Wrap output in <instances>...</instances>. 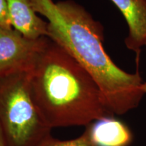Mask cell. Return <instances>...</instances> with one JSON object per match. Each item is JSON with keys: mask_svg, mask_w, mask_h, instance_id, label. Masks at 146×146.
<instances>
[{"mask_svg": "<svg viewBox=\"0 0 146 146\" xmlns=\"http://www.w3.org/2000/svg\"><path fill=\"white\" fill-rule=\"evenodd\" d=\"M87 127L96 146H129L133 141L130 129L114 116L97 120Z\"/></svg>", "mask_w": 146, "mask_h": 146, "instance_id": "cell-7", "label": "cell"}, {"mask_svg": "<svg viewBox=\"0 0 146 146\" xmlns=\"http://www.w3.org/2000/svg\"><path fill=\"white\" fill-rule=\"evenodd\" d=\"M12 27L31 39L47 36V21L35 10L32 0H5Z\"/></svg>", "mask_w": 146, "mask_h": 146, "instance_id": "cell-6", "label": "cell"}, {"mask_svg": "<svg viewBox=\"0 0 146 146\" xmlns=\"http://www.w3.org/2000/svg\"><path fill=\"white\" fill-rule=\"evenodd\" d=\"M29 72L33 98L52 129L87 127L113 116L90 74L49 37Z\"/></svg>", "mask_w": 146, "mask_h": 146, "instance_id": "cell-2", "label": "cell"}, {"mask_svg": "<svg viewBox=\"0 0 146 146\" xmlns=\"http://www.w3.org/2000/svg\"><path fill=\"white\" fill-rule=\"evenodd\" d=\"M29 72L0 76V125L10 146H39L51 135L33 98Z\"/></svg>", "mask_w": 146, "mask_h": 146, "instance_id": "cell-3", "label": "cell"}, {"mask_svg": "<svg viewBox=\"0 0 146 146\" xmlns=\"http://www.w3.org/2000/svg\"><path fill=\"white\" fill-rule=\"evenodd\" d=\"M0 146H10L0 125Z\"/></svg>", "mask_w": 146, "mask_h": 146, "instance_id": "cell-10", "label": "cell"}, {"mask_svg": "<svg viewBox=\"0 0 146 146\" xmlns=\"http://www.w3.org/2000/svg\"><path fill=\"white\" fill-rule=\"evenodd\" d=\"M127 22L128 35L126 47L136 54L139 66L141 49L146 43V0H111Z\"/></svg>", "mask_w": 146, "mask_h": 146, "instance_id": "cell-5", "label": "cell"}, {"mask_svg": "<svg viewBox=\"0 0 146 146\" xmlns=\"http://www.w3.org/2000/svg\"><path fill=\"white\" fill-rule=\"evenodd\" d=\"M35 10L47 19V36L74 58L99 87L111 114L123 115L139 106L144 96L139 67L121 69L104 47V28L73 0H32Z\"/></svg>", "mask_w": 146, "mask_h": 146, "instance_id": "cell-1", "label": "cell"}, {"mask_svg": "<svg viewBox=\"0 0 146 146\" xmlns=\"http://www.w3.org/2000/svg\"><path fill=\"white\" fill-rule=\"evenodd\" d=\"M47 40V36L31 39L12 27L0 26V76L30 71Z\"/></svg>", "mask_w": 146, "mask_h": 146, "instance_id": "cell-4", "label": "cell"}, {"mask_svg": "<svg viewBox=\"0 0 146 146\" xmlns=\"http://www.w3.org/2000/svg\"><path fill=\"white\" fill-rule=\"evenodd\" d=\"M39 146H96L91 139L89 129L86 128L81 136L69 140H60L51 135L45 138Z\"/></svg>", "mask_w": 146, "mask_h": 146, "instance_id": "cell-8", "label": "cell"}, {"mask_svg": "<svg viewBox=\"0 0 146 146\" xmlns=\"http://www.w3.org/2000/svg\"><path fill=\"white\" fill-rule=\"evenodd\" d=\"M145 46L146 47V43H145ZM141 91H143V93L144 94V95L146 94V81L145 82H143V85H141Z\"/></svg>", "mask_w": 146, "mask_h": 146, "instance_id": "cell-11", "label": "cell"}, {"mask_svg": "<svg viewBox=\"0 0 146 146\" xmlns=\"http://www.w3.org/2000/svg\"><path fill=\"white\" fill-rule=\"evenodd\" d=\"M0 26L7 27H12L8 5L5 0H0Z\"/></svg>", "mask_w": 146, "mask_h": 146, "instance_id": "cell-9", "label": "cell"}]
</instances>
